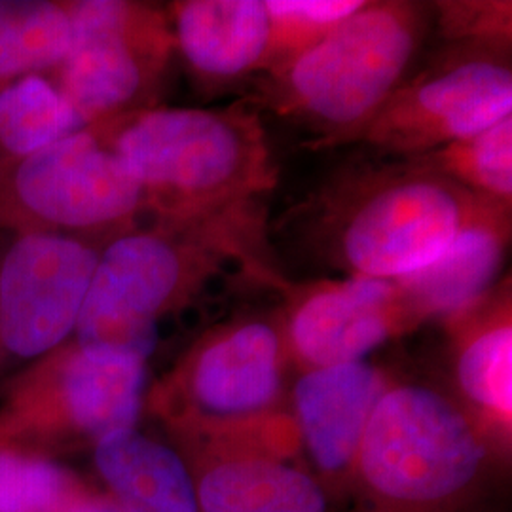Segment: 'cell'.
Instances as JSON below:
<instances>
[{
  "instance_id": "obj_4",
  "label": "cell",
  "mask_w": 512,
  "mask_h": 512,
  "mask_svg": "<svg viewBox=\"0 0 512 512\" xmlns=\"http://www.w3.org/2000/svg\"><path fill=\"white\" fill-rule=\"evenodd\" d=\"M484 203L427 165L399 160L336 184L319 222L349 274L395 281L437 260Z\"/></svg>"
},
{
  "instance_id": "obj_20",
  "label": "cell",
  "mask_w": 512,
  "mask_h": 512,
  "mask_svg": "<svg viewBox=\"0 0 512 512\" xmlns=\"http://www.w3.org/2000/svg\"><path fill=\"white\" fill-rule=\"evenodd\" d=\"M478 200L509 207L512 196V116L473 137L416 158Z\"/></svg>"
},
{
  "instance_id": "obj_10",
  "label": "cell",
  "mask_w": 512,
  "mask_h": 512,
  "mask_svg": "<svg viewBox=\"0 0 512 512\" xmlns=\"http://www.w3.org/2000/svg\"><path fill=\"white\" fill-rule=\"evenodd\" d=\"M511 112V67L475 46L471 54L452 55L403 82L357 139L395 160H416Z\"/></svg>"
},
{
  "instance_id": "obj_16",
  "label": "cell",
  "mask_w": 512,
  "mask_h": 512,
  "mask_svg": "<svg viewBox=\"0 0 512 512\" xmlns=\"http://www.w3.org/2000/svg\"><path fill=\"white\" fill-rule=\"evenodd\" d=\"M95 469L120 512H198V494L175 450L139 431L95 444Z\"/></svg>"
},
{
  "instance_id": "obj_1",
  "label": "cell",
  "mask_w": 512,
  "mask_h": 512,
  "mask_svg": "<svg viewBox=\"0 0 512 512\" xmlns=\"http://www.w3.org/2000/svg\"><path fill=\"white\" fill-rule=\"evenodd\" d=\"M247 203L203 219L133 226L110 238L97 260L73 340L148 361L160 325L211 285L241 275L270 279L256 258L258 217Z\"/></svg>"
},
{
  "instance_id": "obj_19",
  "label": "cell",
  "mask_w": 512,
  "mask_h": 512,
  "mask_svg": "<svg viewBox=\"0 0 512 512\" xmlns=\"http://www.w3.org/2000/svg\"><path fill=\"white\" fill-rule=\"evenodd\" d=\"M84 128L48 76H27L0 90V181L57 139Z\"/></svg>"
},
{
  "instance_id": "obj_6",
  "label": "cell",
  "mask_w": 512,
  "mask_h": 512,
  "mask_svg": "<svg viewBox=\"0 0 512 512\" xmlns=\"http://www.w3.org/2000/svg\"><path fill=\"white\" fill-rule=\"evenodd\" d=\"M147 213L145 192L92 126L21 160L0 181V232L105 239Z\"/></svg>"
},
{
  "instance_id": "obj_21",
  "label": "cell",
  "mask_w": 512,
  "mask_h": 512,
  "mask_svg": "<svg viewBox=\"0 0 512 512\" xmlns=\"http://www.w3.org/2000/svg\"><path fill=\"white\" fill-rule=\"evenodd\" d=\"M80 497L76 478L52 456L0 442V512H63Z\"/></svg>"
},
{
  "instance_id": "obj_14",
  "label": "cell",
  "mask_w": 512,
  "mask_h": 512,
  "mask_svg": "<svg viewBox=\"0 0 512 512\" xmlns=\"http://www.w3.org/2000/svg\"><path fill=\"white\" fill-rule=\"evenodd\" d=\"M281 344L272 325L245 321L209 342L190 370L196 404L217 416H245L274 403Z\"/></svg>"
},
{
  "instance_id": "obj_22",
  "label": "cell",
  "mask_w": 512,
  "mask_h": 512,
  "mask_svg": "<svg viewBox=\"0 0 512 512\" xmlns=\"http://www.w3.org/2000/svg\"><path fill=\"white\" fill-rule=\"evenodd\" d=\"M461 389L473 403L499 418L512 412V327L509 317L480 332L458 363Z\"/></svg>"
},
{
  "instance_id": "obj_7",
  "label": "cell",
  "mask_w": 512,
  "mask_h": 512,
  "mask_svg": "<svg viewBox=\"0 0 512 512\" xmlns=\"http://www.w3.org/2000/svg\"><path fill=\"white\" fill-rule=\"evenodd\" d=\"M71 48L52 76L80 122L150 109L175 50L167 8L128 0H67Z\"/></svg>"
},
{
  "instance_id": "obj_18",
  "label": "cell",
  "mask_w": 512,
  "mask_h": 512,
  "mask_svg": "<svg viewBox=\"0 0 512 512\" xmlns=\"http://www.w3.org/2000/svg\"><path fill=\"white\" fill-rule=\"evenodd\" d=\"M71 37L67 0H0V90L54 73Z\"/></svg>"
},
{
  "instance_id": "obj_11",
  "label": "cell",
  "mask_w": 512,
  "mask_h": 512,
  "mask_svg": "<svg viewBox=\"0 0 512 512\" xmlns=\"http://www.w3.org/2000/svg\"><path fill=\"white\" fill-rule=\"evenodd\" d=\"M296 353L315 368L361 363L406 321H414L395 281L349 275L291 296Z\"/></svg>"
},
{
  "instance_id": "obj_13",
  "label": "cell",
  "mask_w": 512,
  "mask_h": 512,
  "mask_svg": "<svg viewBox=\"0 0 512 512\" xmlns=\"http://www.w3.org/2000/svg\"><path fill=\"white\" fill-rule=\"evenodd\" d=\"M505 224V207L484 203L437 260L395 279L412 319L458 317L490 294L505 260Z\"/></svg>"
},
{
  "instance_id": "obj_15",
  "label": "cell",
  "mask_w": 512,
  "mask_h": 512,
  "mask_svg": "<svg viewBox=\"0 0 512 512\" xmlns=\"http://www.w3.org/2000/svg\"><path fill=\"white\" fill-rule=\"evenodd\" d=\"M385 393L382 374L366 363L315 368L294 389L298 420L311 456L342 469L359 454L366 425Z\"/></svg>"
},
{
  "instance_id": "obj_9",
  "label": "cell",
  "mask_w": 512,
  "mask_h": 512,
  "mask_svg": "<svg viewBox=\"0 0 512 512\" xmlns=\"http://www.w3.org/2000/svg\"><path fill=\"white\" fill-rule=\"evenodd\" d=\"M105 239L19 234L0 251V374L73 338Z\"/></svg>"
},
{
  "instance_id": "obj_5",
  "label": "cell",
  "mask_w": 512,
  "mask_h": 512,
  "mask_svg": "<svg viewBox=\"0 0 512 512\" xmlns=\"http://www.w3.org/2000/svg\"><path fill=\"white\" fill-rule=\"evenodd\" d=\"M147 361L73 338L25 366L4 387L0 442L48 456L76 440L131 431L143 408Z\"/></svg>"
},
{
  "instance_id": "obj_2",
  "label": "cell",
  "mask_w": 512,
  "mask_h": 512,
  "mask_svg": "<svg viewBox=\"0 0 512 512\" xmlns=\"http://www.w3.org/2000/svg\"><path fill=\"white\" fill-rule=\"evenodd\" d=\"M92 128L141 184L152 220L211 217L274 186L270 145L249 110L154 105Z\"/></svg>"
},
{
  "instance_id": "obj_17",
  "label": "cell",
  "mask_w": 512,
  "mask_h": 512,
  "mask_svg": "<svg viewBox=\"0 0 512 512\" xmlns=\"http://www.w3.org/2000/svg\"><path fill=\"white\" fill-rule=\"evenodd\" d=\"M198 505L205 512H325L310 476L270 461H234L203 476Z\"/></svg>"
},
{
  "instance_id": "obj_23",
  "label": "cell",
  "mask_w": 512,
  "mask_h": 512,
  "mask_svg": "<svg viewBox=\"0 0 512 512\" xmlns=\"http://www.w3.org/2000/svg\"><path fill=\"white\" fill-rule=\"evenodd\" d=\"M365 0H270L272 50L266 69L308 48L330 29L351 18Z\"/></svg>"
},
{
  "instance_id": "obj_8",
  "label": "cell",
  "mask_w": 512,
  "mask_h": 512,
  "mask_svg": "<svg viewBox=\"0 0 512 512\" xmlns=\"http://www.w3.org/2000/svg\"><path fill=\"white\" fill-rule=\"evenodd\" d=\"M366 480L382 494L433 501L461 490L484 448L458 408L423 387L385 391L359 448Z\"/></svg>"
},
{
  "instance_id": "obj_3",
  "label": "cell",
  "mask_w": 512,
  "mask_h": 512,
  "mask_svg": "<svg viewBox=\"0 0 512 512\" xmlns=\"http://www.w3.org/2000/svg\"><path fill=\"white\" fill-rule=\"evenodd\" d=\"M425 12L404 2H365L308 48L272 67V109L319 143L357 139L397 92L425 37Z\"/></svg>"
},
{
  "instance_id": "obj_12",
  "label": "cell",
  "mask_w": 512,
  "mask_h": 512,
  "mask_svg": "<svg viewBox=\"0 0 512 512\" xmlns=\"http://www.w3.org/2000/svg\"><path fill=\"white\" fill-rule=\"evenodd\" d=\"M175 50L203 84H230L268 65L272 18L260 0H184L167 8Z\"/></svg>"
},
{
  "instance_id": "obj_24",
  "label": "cell",
  "mask_w": 512,
  "mask_h": 512,
  "mask_svg": "<svg viewBox=\"0 0 512 512\" xmlns=\"http://www.w3.org/2000/svg\"><path fill=\"white\" fill-rule=\"evenodd\" d=\"M63 512H120L116 509V505H110L105 501H97V499H90L86 495H82L80 499H76L73 505Z\"/></svg>"
}]
</instances>
